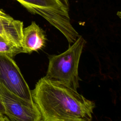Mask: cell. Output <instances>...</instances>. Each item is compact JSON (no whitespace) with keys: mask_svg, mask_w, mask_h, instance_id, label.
I'll return each mask as SVG.
<instances>
[{"mask_svg":"<svg viewBox=\"0 0 121 121\" xmlns=\"http://www.w3.org/2000/svg\"><path fill=\"white\" fill-rule=\"evenodd\" d=\"M23 31V22L14 19L0 9V36L22 47Z\"/></svg>","mask_w":121,"mask_h":121,"instance_id":"52a82bcc","label":"cell"},{"mask_svg":"<svg viewBox=\"0 0 121 121\" xmlns=\"http://www.w3.org/2000/svg\"><path fill=\"white\" fill-rule=\"evenodd\" d=\"M6 120H7V121H11L6 116Z\"/></svg>","mask_w":121,"mask_h":121,"instance_id":"8fae6325","label":"cell"},{"mask_svg":"<svg viewBox=\"0 0 121 121\" xmlns=\"http://www.w3.org/2000/svg\"><path fill=\"white\" fill-rule=\"evenodd\" d=\"M0 121H7L6 115L0 114Z\"/></svg>","mask_w":121,"mask_h":121,"instance_id":"30bf717a","label":"cell"},{"mask_svg":"<svg viewBox=\"0 0 121 121\" xmlns=\"http://www.w3.org/2000/svg\"><path fill=\"white\" fill-rule=\"evenodd\" d=\"M41 121H91L95 103L77 91L42 78L31 91Z\"/></svg>","mask_w":121,"mask_h":121,"instance_id":"6da1fadb","label":"cell"},{"mask_svg":"<svg viewBox=\"0 0 121 121\" xmlns=\"http://www.w3.org/2000/svg\"><path fill=\"white\" fill-rule=\"evenodd\" d=\"M0 114L5 115V110L0 98Z\"/></svg>","mask_w":121,"mask_h":121,"instance_id":"9c48e42d","label":"cell"},{"mask_svg":"<svg viewBox=\"0 0 121 121\" xmlns=\"http://www.w3.org/2000/svg\"><path fill=\"white\" fill-rule=\"evenodd\" d=\"M0 83L12 93L34 102L31 90L13 58L0 54Z\"/></svg>","mask_w":121,"mask_h":121,"instance_id":"5b68a950","label":"cell"},{"mask_svg":"<svg viewBox=\"0 0 121 121\" xmlns=\"http://www.w3.org/2000/svg\"><path fill=\"white\" fill-rule=\"evenodd\" d=\"M22 52H24L22 47L0 35V54L13 58L17 54Z\"/></svg>","mask_w":121,"mask_h":121,"instance_id":"ba28073f","label":"cell"},{"mask_svg":"<svg viewBox=\"0 0 121 121\" xmlns=\"http://www.w3.org/2000/svg\"><path fill=\"white\" fill-rule=\"evenodd\" d=\"M44 31L35 22L23 28L22 47L24 53H30L42 49L46 43Z\"/></svg>","mask_w":121,"mask_h":121,"instance_id":"8992f818","label":"cell"},{"mask_svg":"<svg viewBox=\"0 0 121 121\" xmlns=\"http://www.w3.org/2000/svg\"><path fill=\"white\" fill-rule=\"evenodd\" d=\"M29 12L38 15L58 30L69 45L80 35L73 27L69 15L68 0H16Z\"/></svg>","mask_w":121,"mask_h":121,"instance_id":"3957f363","label":"cell"},{"mask_svg":"<svg viewBox=\"0 0 121 121\" xmlns=\"http://www.w3.org/2000/svg\"><path fill=\"white\" fill-rule=\"evenodd\" d=\"M86 43L80 35L66 51L59 55L50 56L46 75L43 78L52 83L77 91L80 80L78 65Z\"/></svg>","mask_w":121,"mask_h":121,"instance_id":"7a4b0ae2","label":"cell"},{"mask_svg":"<svg viewBox=\"0 0 121 121\" xmlns=\"http://www.w3.org/2000/svg\"><path fill=\"white\" fill-rule=\"evenodd\" d=\"M0 98L6 115L11 121H41V114L34 102L22 99L0 83Z\"/></svg>","mask_w":121,"mask_h":121,"instance_id":"277c9868","label":"cell"}]
</instances>
